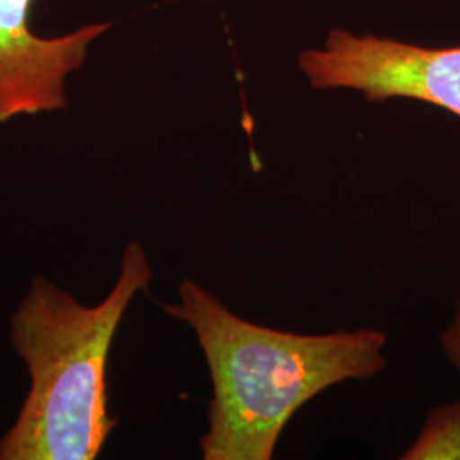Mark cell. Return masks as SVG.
<instances>
[{
	"instance_id": "obj_1",
	"label": "cell",
	"mask_w": 460,
	"mask_h": 460,
	"mask_svg": "<svg viewBox=\"0 0 460 460\" xmlns=\"http://www.w3.org/2000/svg\"><path fill=\"white\" fill-rule=\"evenodd\" d=\"M197 336L212 378L205 460L273 459L279 435L302 406L329 387L370 380L385 368L378 329L300 334L266 328L229 311L195 279L161 305Z\"/></svg>"
},
{
	"instance_id": "obj_2",
	"label": "cell",
	"mask_w": 460,
	"mask_h": 460,
	"mask_svg": "<svg viewBox=\"0 0 460 460\" xmlns=\"http://www.w3.org/2000/svg\"><path fill=\"white\" fill-rule=\"evenodd\" d=\"M152 266L128 243L113 288L85 305L38 275L11 315V345L30 374L16 421L0 437V460L98 459L116 427L110 414L108 362L118 328Z\"/></svg>"
},
{
	"instance_id": "obj_3",
	"label": "cell",
	"mask_w": 460,
	"mask_h": 460,
	"mask_svg": "<svg viewBox=\"0 0 460 460\" xmlns=\"http://www.w3.org/2000/svg\"><path fill=\"white\" fill-rule=\"evenodd\" d=\"M300 70L314 89H355L368 101L416 99L460 118V47L427 49L332 30Z\"/></svg>"
},
{
	"instance_id": "obj_4",
	"label": "cell",
	"mask_w": 460,
	"mask_h": 460,
	"mask_svg": "<svg viewBox=\"0 0 460 460\" xmlns=\"http://www.w3.org/2000/svg\"><path fill=\"white\" fill-rule=\"evenodd\" d=\"M33 0H0V123L64 110L66 77L83 66L91 41L110 24L45 40L30 31Z\"/></svg>"
},
{
	"instance_id": "obj_5",
	"label": "cell",
	"mask_w": 460,
	"mask_h": 460,
	"mask_svg": "<svg viewBox=\"0 0 460 460\" xmlns=\"http://www.w3.org/2000/svg\"><path fill=\"white\" fill-rule=\"evenodd\" d=\"M401 460H460V399L429 411Z\"/></svg>"
},
{
	"instance_id": "obj_6",
	"label": "cell",
	"mask_w": 460,
	"mask_h": 460,
	"mask_svg": "<svg viewBox=\"0 0 460 460\" xmlns=\"http://www.w3.org/2000/svg\"><path fill=\"white\" fill-rule=\"evenodd\" d=\"M440 345L444 349L445 358L460 374V296L448 326L440 334Z\"/></svg>"
}]
</instances>
